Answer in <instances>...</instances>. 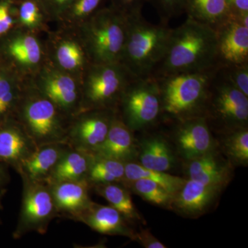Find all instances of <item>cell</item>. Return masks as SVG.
<instances>
[{"label":"cell","mask_w":248,"mask_h":248,"mask_svg":"<svg viewBox=\"0 0 248 248\" xmlns=\"http://www.w3.org/2000/svg\"><path fill=\"white\" fill-rule=\"evenodd\" d=\"M217 66L216 32L187 17L180 27L172 29L164 58L153 77L205 71Z\"/></svg>","instance_id":"obj_1"},{"label":"cell","mask_w":248,"mask_h":248,"mask_svg":"<svg viewBox=\"0 0 248 248\" xmlns=\"http://www.w3.org/2000/svg\"><path fill=\"white\" fill-rule=\"evenodd\" d=\"M218 66L205 71L156 78L159 84L161 115L181 122L203 117L209 89Z\"/></svg>","instance_id":"obj_2"},{"label":"cell","mask_w":248,"mask_h":248,"mask_svg":"<svg viewBox=\"0 0 248 248\" xmlns=\"http://www.w3.org/2000/svg\"><path fill=\"white\" fill-rule=\"evenodd\" d=\"M172 29L166 22H148L141 14L128 16L120 63L136 78L153 77L164 58Z\"/></svg>","instance_id":"obj_3"},{"label":"cell","mask_w":248,"mask_h":248,"mask_svg":"<svg viewBox=\"0 0 248 248\" xmlns=\"http://www.w3.org/2000/svg\"><path fill=\"white\" fill-rule=\"evenodd\" d=\"M83 36L93 63L120 62L126 39L128 17L115 8H102L84 21Z\"/></svg>","instance_id":"obj_4"},{"label":"cell","mask_w":248,"mask_h":248,"mask_svg":"<svg viewBox=\"0 0 248 248\" xmlns=\"http://www.w3.org/2000/svg\"><path fill=\"white\" fill-rule=\"evenodd\" d=\"M203 117L210 128L215 127L224 133L248 127V97L218 69L210 84Z\"/></svg>","instance_id":"obj_5"},{"label":"cell","mask_w":248,"mask_h":248,"mask_svg":"<svg viewBox=\"0 0 248 248\" xmlns=\"http://www.w3.org/2000/svg\"><path fill=\"white\" fill-rule=\"evenodd\" d=\"M120 62L92 63L81 95L84 111L115 109L128 85L136 79Z\"/></svg>","instance_id":"obj_6"},{"label":"cell","mask_w":248,"mask_h":248,"mask_svg":"<svg viewBox=\"0 0 248 248\" xmlns=\"http://www.w3.org/2000/svg\"><path fill=\"white\" fill-rule=\"evenodd\" d=\"M20 102L19 123L37 146L67 143L69 127L65 125L63 112L50 99L40 92L28 94Z\"/></svg>","instance_id":"obj_7"},{"label":"cell","mask_w":248,"mask_h":248,"mask_svg":"<svg viewBox=\"0 0 248 248\" xmlns=\"http://www.w3.org/2000/svg\"><path fill=\"white\" fill-rule=\"evenodd\" d=\"M121 118L133 131L154 125L161 116L159 84L156 78H136L125 89L120 102Z\"/></svg>","instance_id":"obj_8"},{"label":"cell","mask_w":248,"mask_h":248,"mask_svg":"<svg viewBox=\"0 0 248 248\" xmlns=\"http://www.w3.org/2000/svg\"><path fill=\"white\" fill-rule=\"evenodd\" d=\"M23 182L22 204L17 226L13 233L19 239L30 232L46 233L50 222L60 217L46 183L21 177Z\"/></svg>","instance_id":"obj_9"},{"label":"cell","mask_w":248,"mask_h":248,"mask_svg":"<svg viewBox=\"0 0 248 248\" xmlns=\"http://www.w3.org/2000/svg\"><path fill=\"white\" fill-rule=\"evenodd\" d=\"M115 112V109L84 111L69 125L67 143L93 154L105 141Z\"/></svg>","instance_id":"obj_10"},{"label":"cell","mask_w":248,"mask_h":248,"mask_svg":"<svg viewBox=\"0 0 248 248\" xmlns=\"http://www.w3.org/2000/svg\"><path fill=\"white\" fill-rule=\"evenodd\" d=\"M215 32L217 66L248 63V28L232 15Z\"/></svg>","instance_id":"obj_11"},{"label":"cell","mask_w":248,"mask_h":248,"mask_svg":"<svg viewBox=\"0 0 248 248\" xmlns=\"http://www.w3.org/2000/svg\"><path fill=\"white\" fill-rule=\"evenodd\" d=\"M175 133L179 154L186 161L200 157L215 150L212 129L204 117L178 122Z\"/></svg>","instance_id":"obj_12"},{"label":"cell","mask_w":248,"mask_h":248,"mask_svg":"<svg viewBox=\"0 0 248 248\" xmlns=\"http://www.w3.org/2000/svg\"><path fill=\"white\" fill-rule=\"evenodd\" d=\"M20 123L3 121L0 123V163L18 173L22 165L37 148Z\"/></svg>","instance_id":"obj_13"},{"label":"cell","mask_w":248,"mask_h":248,"mask_svg":"<svg viewBox=\"0 0 248 248\" xmlns=\"http://www.w3.org/2000/svg\"><path fill=\"white\" fill-rule=\"evenodd\" d=\"M223 188L188 179L173 197L172 209L184 216H201L211 208Z\"/></svg>","instance_id":"obj_14"},{"label":"cell","mask_w":248,"mask_h":248,"mask_svg":"<svg viewBox=\"0 0 248 248\" xmlns=\"http://www.w3.org/2000/svg\"><path fill=\"white\" fill-rule=\"evenodd\" d=\"M69 219L81 222L93 231L103 234L119 235L135 240L136 232L128 226V222L110 205L92 202L87 208L70 217Z\"/></svg>","instance_id":"obj_15"},{"label":"cell","mask_w":248,"mask_h":248,"mask_svg":"<svg viewBox=\"0 0 248 248\" xmlns=\"http://www.w3.org/2000/svg\"><path fill=\"white\" fill-rule=\"evenodd\" d=\"M40 92L63 113L71 114L78 108H81V96H79L76 81L61 71L45 73L40 81Z\"/></svg>","instance_id":"obj_16"},{"label":"cell","mask_w":248,"mask_h":248,"mask_svg":"<svg viewBox=\"0 0 248 248\" xmlns=\"http://www.w3.org/2000/svg\"><path fill=\"white\" fill-rule=\"evenodd\" d=\"M60 217L67 218L81 213L92 203L89 195L91 185L87 179L48 184Z\"/></svg>","instance_id":"obj_17"},{"label":"cell","mask_w":248,"mask_h":248,"mask_svg":"<svg viewBox=\"0 0 248 248\" xmlns=\"http://www.w3.org/2000/svg\"><path fill=\"white\" fill-rule=\"evenodd\" d=\"M93 155L124 163L133 161L138 155L133 131L124 123L117 112H115L111 122L105 141Z\"/></svg>","instance_id":"obj_18"},{"label":"cell","mask_w":248,"mask_h":248,"mask_svg":"<svg viewBox=\"0 0 248 248\" xmlns=\"http://www.w3.org/2000/svg\"><path fill=\"white\" fill-rule=\"evenodd\" d=\"M231 164L218 155L215 150L187 161L186 173L188 179L224 187L229 182Z\"/></svg>","instance_id":"obj_19"},{"label":"cell","mask_w":248,"mask_h":248,"mask_svg":"<svg viewBox=\"0 0 248 248\" xmlns=\"http://www.w3.org/2000/svg\"><path fill=\"white\" fill-rule=\"evenodd\" d=\"M71 148L66 143H51L37 147L22 165L18 174L30 180L46 182L54 168Z\"/></svg>","instance_id":"obj_20"},{"label":"cell","mask_w":248,"mask_h":248,"mask_svg":"<svg viewBox=\"0 0 248 248\" xmlns=\"http://www.w3.org/2000/svg\"><path fill=\"white\" fill-rule=\"evenodd\" d=\"M93 157L92 153L71 147L54 168L45 183L49 184L87 179Z\"/></svg>","instance_id":"obj_21"},{"label":"cell","mask_w":248,"mask_h":248,"mask_svg":"<svg viewBox=\"0 0 248 248\" xmlns=\"http://www.w3.org/2000/svg\"><path fill=\"white\" fill-rule=\"evenodd\" d=\"M184 12L215 31L232 16L228 0H186Z\"/></svg>","instance_id":"obj_22"},{"label":"cell","mask_w":248,"mask_h":248,"mask_svg":"<svg viewBox=\"0 0 248 248\" xmlns=\"http://www.w3.org/2000/svg\"><path fill=\"white\" fill-rule=\"evenodd\" d=\"M140 164L146 169L167 172L175 164V156L162 137H149L142 142L139 152Z\"/></svg>","instance_id":"obj_23"},{"label":"cell","mask_w":248,"mask_h":248,"mask_svg":"<svg viewBox=\"0 0 248 248\" xmlns=\"http://www.w3.org/2000/svg\"><path fill=\"white\" fill-rule=\"evenodd\" d=\"M96 193L108 202L128 223L141 221V217L134 205L127 187L121 183L97 184L91 186Z\"/></svg>","instance_id":"obj_24"},{"label":"cell","mask_w":248,"mask_h":248,"mask_svg":"<svg viewBox=\"0 0 248 248\" xmlns=\"http://www.w3.org/2000/svg\"><path fill=\"white\" fill-rule=\"evenodd\" d=\"M140 179L153 181L162 186L172 195L177 193L186 181L182 178L168 174L166 172L146 169L133 161L125 163V175L122 184L126 187L129 183Z\"/></svg>","instance_id":"obj_25"},{"label":"cell","mask_w":248,"mask_h":248,"mask_svg":"<svg viewBox=\"0 0 248 248\" xmlns=\"http://www.w3.org/2000/svg\"><path fill=\"white\" fill-rule=\"evenodd\" d=\"M124 175L125 163L118 160L94 155L88 173L87 180L91 186L94 184L109 183L122 184Z\"/></svg>","instance_id":"obj_26"},{"label":"cell","mask_w":248,"mask_h":248,"mask_svg":"<svg viewBox=\"0 0 248 248\" xmlns=\"http://www.w3.org/2000/svg\"><path fill=\"white\" fill-rule=\"evenodd\" d=\"M8 50L11 57L23 66H35L42 58L38 41L30 35L23 34L15 37L10 42Z\"/></svg>","instance_id":"obj_27"},{"label":"cell","mask_w":248,"mask_h":248,"mask_svg":"<svg viewBox=\"0 0 248 248\" xmlns=\"http://www.w3.org/2000/svg\"><path fill=\"white\" fill-rule=\"evenodd\" d=\"M128 186L146 202L162 208L172 209L174 195L156 183L148 179H140L129 183L126 187Z\"/></svg>","instance_id":"obj_28"},{"label":"cell","mask_w":248,"mask_h":248,"mask_svg":"<svg viewBox=\"0 0 248 248\" xmlns=\"http://www.w3.org/2000/svg\"><path fill=\"white\" fill-rule=\"evenodd\" d=\"M226 134L223 151L231 162L238 166L248 164V127L236 129Z\"/></svg>","instance_id":"obj_29"},{"label":"cell","mask_w":248,"mask_h":248,"mask_svg":"<svg viewBox=\"0 0 248 248\" xmlns=\"http://www.w3.org/2000/svg\"><path fill=\"white\" fill-rule=\"evenodd\" d=\"M56 58L59 65L66 71H75L84 64V50L73 41H63L60 44L56 50Z\"/></svg>","instance_id":"obj_30"},{"label":"cell","mask_w":248,"mask_h":248,"mask_svg":"<svg viewBox=\"0 0 248 248\" xmlns=\"http://www.w3.org/2000/svg\"><path fill=\"white\" fill-rule=\"evenodd\" d=\"M107 0H75L63 17L71 21H85L102 9Z\"/></svg>","instance_id":"obj_31"},{"label":"cell","mask_w":248,"mask_h":248,"mask_svg":"<svg viewBox=\"0 0 248 248\" xmlns=\"http://www.w3.org/2000/svg\"><path fill=\"white\" fill-rule=\"evenodd\" d=\"M18 14L23 25L35 28L42 22L45 12L38 0H22Z\"/></svg>","instance_id":"obj_32"},{"label":"cell","mask_w":248,"mask_h":248,"mask_svg":"<svg viewBox=\"0 0 248 248\" xmlns=\"http://www.w3.org/2000/svg\"><path fill=\"white\" fill-rule=\"evenodd\" d=\"M218 70L225 79L248 97V63L218 66Z\"/></svg>","instance_id":"obj_33"},{"label":"cell","mask_w":248,"mask_h":248,"mask_svg":"<svg viewBox=\"0 0 248 248\" xmlns=\"http://www.w3.org/2000/svg\"><path fill=\"white\" fill-rule=\"evenodd\" d=\"M19 102L18 93L6 77L0 76V123Z\"/></svg>","instance_id":"obj_34"},{"label":"cell","mask_w":248,"mask_h":248,"mask_svg":"<svg viewBox=\"0 0 248 248\" xmlns=\"http://www.w3.org/2000/svg\"><path fill=\"white\" fill-rule=\"evenodd\" d=\"M161 16V22H169L171 18L184 12L186 0H151Z\"/></svg>","instance_id":"obj_35"},{"label":"cell","mask_w":248,"mask_h":248,"mask_svg":"<svg viewBox=\"0 0 248 248\" xmlns=\"http://www.w3.org/2000/svg\"><path fill=\"white\" fill-rule=\"evenodd\" d=\"M45 14L49 16L63 17L75 0H38Z\"/></svg>","instance_id":"obj_36"},{"label":"cell","mask_w":248,"mask_h":248,"mask_svg":"<svg viewBox=\"0 0 248 248\" xmlns=\"http://www.w3.org/2000/svg\"><path fill=\"white\" fill-rule=\"evenodd\" d=\"M111 6L126 16L141 14L142 7L146 0H110Z\"/></svg>","instance_id":"obj_37"},{"label":"cell","mask_w":248,"mask_h":248,"mask_svg":"<svg viewBox=\"0 0 248 248\" xmlns=\"http://www.w3.org/2000/svg\"><path fill=\"white\" fill-rule=\"evenodd\" d=\"M11 9L10 0H3L0 2V35L8 32L14 24Z\"/></svg>","instance_id":"obj_38"},{"label":"cell","mask_w":248,"mask_h":248,"mask_svg":"<svg viewBox=\"0 0 248 248\" xmlns=\"http://www.w3.org/2000/svg\"><path fill=\"white\" fill-rule=\"evenodd\" d=\"M135 241H138L142 246L146 248H166V246L159 239L155 237L148 230H143L136 233Z\"/></svg>","instance_id":"obj_39"},{"label":"cell","mask_w":248,"mask_h":248,"mask_svg":"<svg viewBox=\"0 0 248 248\" xmlns=\"http://www.w3.org/2000/svg\"><path fill=\"white\" fill-rule=\"evenodd\" d=\"M232 14L234 16L248 14V0H228Z\"/></svg>","instance_id":"obj_40"},{"label":"cell","mask_w":248,"mask_h":248,"mask_svg":"<svg viewBox=\"0 0 248 248\" xmlns=\"http://www.w3.org/2000/svg\"><path fill=\"white\" fill-rule=\"evenodd\" d=\"M8 167L7 165L0 163V190L4 188V186L9 184L11 179Z\"/></svg>","instance_id":"obj_41"},{"label":"cell","mask_w":248,"mask_h":248,"mask_svg":"<svg viewBox=\"0 0 248 248\" xmlns=\"http://www.w3.org/2000/svg\"><path fill=\"white\" fill-rule=\"evenodd\" d=\"M7 190L6 188H2L0 190V211L3 210L2 200L6 195Z\"/></svg>","instance_id":"obj_42"}]
</instances>
